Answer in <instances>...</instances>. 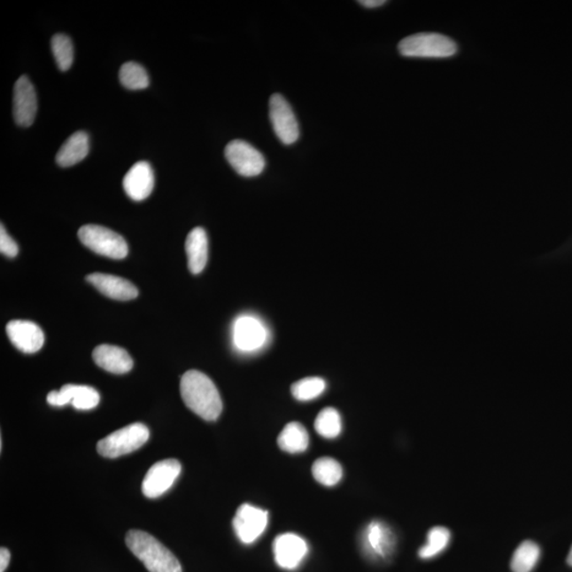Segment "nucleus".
Wrapping results in <instances>:
<instances>
[{
    "instance_id": "obj_10",
    "label": "nucleus",
    "mask_w": 572,
    "mask_h": 572,
    "mask_svg": "<svg viewBox=\"0 0 572 572\" xmlns=\"http://www.w3.org/2000/svg\"><path fill=\"white\" fill-rule=\"evenodd\" d=\"M267 523L268 512L248 504L242 505L234 518L236 537L243 544L256 542L266 531Z\"/></svg>"
},
{
    "instance_id": "obj_8",
    "label": "nucleus",
    "mask_w": 572,
    "mask_h": 572,
    "mask_svg": "<svg viewBox=\"0 0 572 572\" xmlns=\"http://www.w3.org/2000/svg\"><path fill=\"white\" fill-rule=\"evenodd\" d=\"M269 118H271L274 134L277 135L280 142L285 145H290L298 140L300 135L298 121L283 96L274 94L271 97Z\"/></svg>"
},
{
    "instance_id": "obj_26",
    "label": "nucleus",
    "mask_w": 572,
    "mask_h": 572,
    "mask_svg": "<svg viewBox=\"0 0 572 572\" xmlns=\"http://www.w3.org/2000/svg\"><path fill=\"white\" fill-rule=\"evenodd\" d=\"M119 79L124 88L128 89H144L150 85L147 70L142 65L135 62L122 65L120 72H119Z\"/></svg>"
},
{
    "instance_id": "obj_24",
    "label": "nucleus",
    "mask_w": 572,
    "mask_h": 572,
    "mask_svg": "<svg viewBox=\"0 0 572 572\" xmlns=\"http://www.w3.org/2000/svg\"><path fill=\"white\" fill-rule=\"evenodd\" d=\"M315 429L323 438H336L343 429L341 414L336 408L322 409L315 420Z\"/></svg>"
},
{
    "instance_id": "obj_27",
    "label": "nucleus",
    "mask_w": 572,
    "mask_h": 572,
    "mask_svg": "<svg viewBox=\"0 0 572 572\" xmlns=\"http://www.w3.org/2000/svg\"><path fill=\"white\" fill-rule=\"evenodd\" d=\"M327 384L321 377H305L291 386V395L296 400L306 402L322 395Z\"/></svg>"
},
{
    "instance_id": "obj_15",
    "label": "nucleus",
    "mask_w": 572,
    "mask_h": 572,
    "mask_svg": "<svg viewBox=\"0 0 572 572\" xmlns=\"http://www.w3.org/2000/svg\"><path fill=\"white\" fill-rule=\"evenodd\" d=\"M155 178L152 166L147 161L132 166L123 178V189L129 198L140 202L148 198L154 189Z\"/></svg>"
},
{
    "instance_id": "obj_29",
    "label": "nucleus",
    "mask_w": 572,
    "mask_h": 572,
    "mask_svg": "<svg viewBox=\"0 0 572 572\" xmlns=\"http://www.w3.org/2000/svg\"><path fill=\"white\" fill-rule=\"evenodd\" d=\"M0 251H2L3 255L8 258H15L19 253L18 244H16V242L9 236L3 224L2 228H0Z\"/></svg>"
},
{
    "instance_id": "obj_5",
    "label": "nucleus",
    "mask_w": 572,
    "mask_h": 572,
    "mask_svg": "<svg viewBox=\"0 0 572 572\" xmlns=\"http://www.w3.org/2000/svg\"><path fill=\"white\" fill-rule=\"evenodd\" d=\"M83 245L98 255L120 260L128 256V246L126 240L109 228L100 225H84L78 232Z\"/></svg>"
},
{
    "instance_id": "obj_23",
    "label": "nucleus",
    "mask_w": 572,
    "mask_h": 572,
    "mask_svg": "<svg viewBox=\"0 0 572 572\" xmlns=\"http://www.w3.org/2000/svg\"><path fill=\"white\" fill-rule=\"evenodd\" d=\"M539 557L541 549L537 544L531 541L522 542L512 557L511 569L514 572H531L536 568Z\"/></svg>"
},
{
    "instance_id": "obj_11",
    "label": "nucleus",
    "mask_w": 572,
    "mask_h": 572,
    "mask_svg": "<svg viewBox=\"0 0 572 572\" xmlns=\"http://www.w3.org/2000/svg\"><path fill=\"white\" fill-rule=\"evenodd\" d=\"M304 538L295 533H283L274 539L273 552L279 568L293 570L298 568L307 553Z\"/></svg>"
},
{
    "instance_id": "obj_21",
    "label": "nucleus",
    "mask_w": 572,
    "mask_h": 572,
    "mask_svg": "<svg viewBox=\"0 0 572 572\" xmlns=\"http://www.w3.org/2000/svg\"><path fill=\"white\" fill-rule=\"evenodd\" d=\"M309 444V434L305 426L299 422L289 423L278 437L280 449L290 454H300L307 450Z\"/></svg>"
},
{
    "instance_id": "obj_13",
    "label": "nucleus",
    "mask_w": 572,
    "mask_h": 572,
    "mask_svg": "<svg viewBox=\"0 0 572 572\" xmlns=\"http://www.w3.org/2000/svg\"><path fill=\"white\" fill-rule=\"evenodd\" d=\"M37 98L34 85L23 75L14 85L13 116L18 126L28 128L35 122Z\"/></svg>"
},
{
    "instance_id": "obj_4",
    "label": "nucleus",
    "mask_w": 572,
    "mask_h": 572,
    "mask_svg": "<svg viewBox=\"0 0 572 572\" xmlns=\"http://www.w3.org/2000/svg\"><path fill=\"white\" fill-rule=\"evenodd\" d=\"M149 438L150 431L147 426L134 423L102 439L97 445V451L101 456L117 458L137 451L147 444Z\"/></svg>"
},
{
    "instance_id": "obj_3",
    "label": "nucleus",
    "mask_w": 572,
    "mask_h": 572,
    "mask_svg": "<svg viewBox=\"0 0 572 572\" xmlns=\"http://www.w3.org/2000/svg\"><path fill=\"white\" fill-rule=\"evenodd\" d=\"M403 57L421 58H445L458 51L456 43L444 35L424 32L405 37L398 44Z\"/></svg>"
},
{
    "instance_id": "obj_20",
    "label": "nucleus",
    "mask_w": 572,
    "mask_h": 572,
    "mask_svg": "<svg viewBox=\"0 0 572 572\" xmlns=\"http://www.w3.org/2000/svg\"><path fill=\"white\" fill-rule=\"evenodd\" d=\"M89 153V135L83 131L75 132L64 143L57 154V163L68 168L82 161Z\"/></svg>"
},
{
    "instance_id": "obj_31",
    "label": "nucleus",
    "mask_w": 572,
    "mask_h": 572,
    "mask_svg": "<svg viewBox=\"0 0 572 572\" xmlns=\"http://www.w3.org/2000/svg\"><path fill=\"white\" fill-rule=\"evenodd\" d=\"M363 7L368 8V9H375V8H379L381 5L385 4L386 2L385 0H361V2H359Z\"/></svg>"
},
{
    "instance_id": "obj_22",
    "label": "nucleus",
    "mask_w": 572,
    "mask_h": 572,
    "mask_svg": "<svg viewBox=\"0 0 572 572\" xmlns=\"http://www.w3.org/2000/svg\"><path fill=\"white\" fill-rule=\"evenodd\" d=\"M313 476L326 487H333L343 478V468L336 459L322 457L313 464Z\"/></svg>"
},
{
    "instance_id": "obj_7",
    "label": "nucleus",
    "mask_w": 572,
    "mask_h": 572,
    "mask_svg": "<svg viewBox=\"0 0 572 572\" xmlns=\"http://www.w3.org/2000/svg\"><path fill=\"white\" fill-rule=\"evenodd\" d=\"M225 158L242 176H258L266 168L263 155L244 140H232L225 149Z\"/></svg>"
},
{
    "instance_id": "obj_12",
    "label": "nucleus",
    "mask_w": 572,
    "mask_h": 572,
    "mask_svg": "<svg viewBox=\"0 0 572 572\" xmlns=\"http://www.w3.org/2000/svg\"><path fill=\"white\" fill-rule=\"evenodd\" d=\"M47 402L52 406L72 404L75 409L89 410L98 406L100 395L93 387L69 384L63 386L61 390L51 391L47 396Z\"/></svg>"
},
{
    "instance_id": "obj_19",
    "label": "nucleus",
    "mask_w": 572,
    "mask_h": 572,
    "mask_svg": "<svg viewBox=\"0 0 572 572\" xmlns=\"http://www.w3.org/2000/svg\"><path fill=\"white\" fill-rule=\"evenodd\" d=\"M188 267L193 274H201L208 262V236L202 228L189 232L186 240Z\"/></svg>"
},
{
    "instance_id": "obj_32",
    "label": "nucleus",
    "mask_w": 572,
    "mask_h": 572,
    "mask_svg": "<svg viewBox=\"0 0 572 572\" xmlns=\"http://www.w3.org/2000/svg\"><path fill=\"white\" fill-rule=\"evenodd\" d=\"M568 564L571 566V568H572V547H571V549H570V553H569L568 557Z\"/></svg>"
},
{
    "instance_id": "obj_2",
    "label": "nucleus",
    "mask_w": 572,
    "mask_h": 572,
    "mask_svg": "<svg viewBox=\"0 0 572 572\" xmlns=\"http://www.w3.org/2000/svg\"><path fill=\"white\" fill-rule=\"evenodd\" d=\"M127 546L150 572H182L175 555L151 534L139 530L128 531Z\"/></svg>"
},
{
    "instance_id": "obj_6",
    "label": "nucleus",
    "mask_w": 572,
    "mask_h": 572,
    "mask_svg": "<svg viewBox=\"0 0 572 572\" xmlns=\"http://www.w3.org/2000/svg\"><path fill=\"white\" fill-rule=\"evenodd\" d=\"M232 341L241 352H256L267 344L268 331L259 318L242 315L236 318L232 328Z\"/></svg>"
},
{
    "instance_id": "obj_1",
    "label": "nucleus",
    "mask_w": 572,
    "mask_h": 572,
    "mask_svg": "<svg viewBox=\"0 0 572 572\" xmlns=\"http://www.w3.org/2000/svg\"><path fill=\"white\" fill-rule=\"evenodd\" d=\"M181 395L187 407L204 420L215 421L222 414L223 402L218 388L201 371L189 370L182 375Z\"/></svg>"
},
{
    "instance_id": "obj_16",
    "label": "nucleus",
    "mask_w": 572,
    "mask_h": 572,
    "mask_svg": "<svg viewBox=\"0 0 572 572\" xmlns=\"http://www.w3.org/2000/svg\"><path fill=\"white\" fill-rule=\"evenodd\" d=\"M86 280L100 293L111 299L128 301L137 298L139 295L136 286L126 279L112 276V274L96 273L89 274Z\"/></svg>"
},
{
    "instance_id": "obj_30",
    "label": "nucleus",
    "mask_w": 572,
    "mask_h": 572,
    "mask_svg": "<svg viewBox=\"0 0 572 572\" xmlns=\"http://www.w3.org/2000/svg\"><path fill=\"white\" fill-rule=\"evenodd\" d=\"M11 554L7 548L0 550V572H4L8 568Z\"/></svg>"
},
{
    "instance_id": "obj_17",
    "label": "nucleus",
    "mask_w": 572,
    "mask_h": 572,
    "mask_svg": "<svg viewBox=\"0 0 572 572\" xmlns=\"http://www.w3.org/2000/svg\"><path fill=\"white\" fill-rule=\"evenodd\" d=\"M93 359L100 368L111 374H128L133 368V359L127 350L112 344H100L94 350Z\"/></svg>"
},
{
    "instance_id": "obj_25",
    "label": "nucleus",
    "mask_w": 572,
    "mask_h": 572,
    "mask_svg": "<svg viewBox=\"0 0 572 572\" xmlns=\"http://www.w3.org/2000/svg\"><path fill=\"white\" fill-rule=\"evenodd\" d=\"M451 541V531L445 527H434L428 534V543L419 550V557L423 560L433 559L444 552Z\"/></svg>"
},
{
    "instance_id": "obj_28",
    "label": "nucleus",
    "mask_w": 572,
    "mask_h": 572,
    "mask_svg": "<svg viewBox=\"0 0 572 572\" xmlns=\"http://www.w3.org/2000/svg\"><path fill=\"white\" fill-rule=\"evenodd\" d=\"M53 57L59 70L66 72L73 63V45L69 36L56 35L51 40Z\"/></svg>"
},
{
    "instance_id": "obj_14",
    "label": "nucleus",
    "mask_w": 572,
    "mask_h": 572,
    "mask_svg": "<svg viewBox=\"0 0 572 572\" xmlns=\"http://www.w3.org/2000/svg\"><path fill=\"white\" fill-rule=\"evenodd\" d=\"M8 337L24 353H35L44 345L45 336L36 323L28 321H10L5 328Z\"/></svg>"
},
{
    "instance_id": "obj_9",
    "label": "nucleus",
    "mask_w": 572,
    "mask_h": 572,
    "mask_svg": "<svg viewBox=\"0 0 572 572\" xmlns=\"http://www.w3.org/2000/svg\"><path fill=\"white\" fill-rule=\"evenodd\" d=\"M181 472L182 464L175 459H166L155 463L143 479V493L145 498H160L174 484Z\"/></svg>"
},
{
    "instance_id": "obj_18",
    "label": "nucleus",
    "mask_w": 572,
    "mask_h": 572,
    "mask_svg": "<svg viewBox=\"0 0 572 572\" xmlns=\"http://www.w3.org/2000/svg\"><path fill=\"white\" fill-rule=\"evenodd\" d=\"M364 547L375 557L385 558L395 545V537L390 528L380 521H374L365 529L363 534Z\"/></svg>"
}]
</instances>
